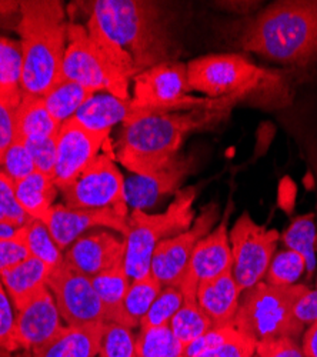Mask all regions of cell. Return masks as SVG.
I'll return each instance as SVG.
<instances>
[{
	"instance_id": "cell-1",
	"label": "cell",
	"mask_w": 317,
	"mask_h": 357,
	"mask_svg": "<svg viewBox=\"0 0 317 357\" xmlns=\"http://www.w3.org/2000/svg\"><path fill=\"white\" fill-rule=\"evenodd\" d=\"M88 8V22L127 59L136 76L157 65L176 62L179 50L160 3L95 0Z\"/></svg>"
},
{
	"instance_id": "cell-2",
	"label": "cell",
	"mask_w": 317,
	"mask_h": 357,
	"mask_svg": "<svg viewBox=\"0 0 317 357\" xmlns=\"http://www.w3.org/2000/svg\"><path fill=\"white\" fill-rule=\"evenodd\" d=\"M232 109L190 110L143 116L125 123L118 143L119 162L137 176H149L179 156L185 139L216 128Z\"/></svg>"
},
{
	"instance_id": "cell-3",
	"label": "cell",
	"mask_w": 317,
	"mask_h": 357,
	"mask_svg": "<svg viewBox=\"0 0 317 357\" xmlns=\"http://www.w3.org/2000/svg\"><path fill=\"white\" fill-rule=\"evenodd\" d=\"M23 96H45L62 80L69 22L59 0H22L17 24Z\"/></svg>"
},
{
	"instance_id": "cell-4",
	"label": "cell",
	"mask_w": 317,
	"mask_h": 357,
	"mask_svg": "<svg viewBox=\"0 0 317 357\" xmlns=\"http://www.w3.org/2000/svg\"><path fill=\"white\" fill-rule=\"evenodd\" d=\"M240 47L284 65H307L317 59V0H286L250 20Z\"/></svg>"
},
{
	"instance_id": "cell-5",
	"label": "cell",
	"mask_w": 317,
	"mask_h": 357,
	"mask_svg": "<svg viewBox=\"0 0 317 357\" xmlns=\"http://www.w3.org/2000/svg\"><path fill=\"white\" fill-rule=\"evenodd\" d=\"M134 76L130 62L95 24L69 23L62 80L76 82L95 93L106 92L130 100L129 82Z\"/></svg>"
},
{
	"instance_id": "cell-6",
	"label": "cell",
	"mask_w": 317,
	"mask_h": 357,
	"mask_svg": "<svg viewBox=\"0 0 317 357\" xmlns=\"http://www.w3.org/2000/svg\"><path fill=\"white\" fill-rule=\"evenodd\" d=\"M133 80L134 95L130 99V112L125 123L150 114L233 109L236 103L253 92V89H245L215 99L189 96L187 66L180 62L157 65L139 73Z\"/></svg>"
},
{
	"instance_id": "cell-7",
	"label": "cell",
	"mask_w": 317,
	"mask_h": 357,
	"mask_svg": "<svg viewBox=\"0 0 317 357\" xmlns=\"http://www.w3.org/2000/svg\"><path fill=\"white\" fill-rule=\"evenodd\" d=\"M309 290L304 284L272 286L265 280L247 289L235 317V327L254 342L291 337L297 340L304 326L293 310Z\"/></svg>"
},
{
	"instance_id": "cell-8",
	"label": "cell",
	"mask_w": 317,
	"mask_h": 357,
	"mask_svg": "<svg viewBox=\"0 0 317 357\" xmlns=\"http://www.w3.org/2000/svg\"><path fill=\"white\" fill-rule=\"evenodd\" d=\"M194 188L179 190L163 213L150 215L132 211L129 231L125 236V269L132 280L150 275V263L156 246L169 237L189 230L194 222Z\"/></svg>"
},
{
	"instance_id": "cell-9",
	"label": "cell",
	"mask_w": 317,
	"mask_h": 357,
	"mask_svg": "<svg viewBox=\"0 0 317 357\" xmlns=\"http://www.w3.org/2000/svg\"><path fill=\"white\" fill-rule=\"evenodd\" d=\"M190 91L208 98H222L245 89H257L269 73L240 54H208L193 59L187 65Z\"/></svg>"
},
{
	"instance_id": "cell-10",
	"label": "cell",
	"mask_w": 317,
	"mask_h": 357,
	"mask_svg": "<svg viewBox=\"0 0 317 357\" xmlns=\"http://www.w3.org/2000/svg\"><path fill=\"white\" fill-rule=\"evenodd\" d=\"M70 209H113L129 216L125 178L109 155H98L69 186L61 189Z\"/></svg>"
},
{
	"instance_id": "cell-11",
	"label": "cell",
	"mask_w": 317,
	"mask_h": 357,
	"mask_svg": "<svg viewBox=\"0 0 317 357\" xmlns=\"http://www.w3.org/2000/svg\"><path fill=\"white\" fill-rule=\"evenodd\" d=\"M279 241L277 230L257 225L247 212L238 219L230 230L229 242L233 256L232 273L240 291L265 279Z\"/></svg>"
},
{
	"instance_id": "cell-12",
	"label": "cell",
	"mask_w": 317,
	"mask_h": 357,
	"mask_svg": "<svg viewBox=\"0 0 317 357\" xmlns=\"http://www.w3.org/2000/svg\"><path fill=\"white\" fill-rule=\"evenodd\" d=\"M47 289L66 326H89L106 321L92 279L73 269L65 260L50 272Z\"/></svg>"
},
{
	"instance_id": "cell-13",
	"label": "cell",
	"mask_w": 317,
	"mask_h": 357,
	"mask_svg": "<svg viewBox=\"0 0 317 357\" xmlns=\"http://www.w3.org/2000/svg\"><path fill=\"white\" fill-rule=\"evenodd\" d=\"M217 215V204H208L189 230L171 236L156 246L150 263V275L163 287H179L196 245L212 231Z\"/></svg>"
},
{
	"instance_id": "cell-14",
	"label": "cell",
	"mask_w": 317,
	"mask_h": 357,
	"mask_svg": "<svg viewBox=\"0 0 317 357\" xmlns=\"http://www.w3.org/2000/svg\"><path fill=\"white\" fill-rule=\"evenodd\" d=\"M107 136L89 132L76 121L62 125L56 137V165L53 181L57 189H63L80 176L99 155Z\"/></svg>"
},
{
	"instance_id": "cell-15",
	"label": "cell",
	"mask_w": 317,
	"mask_h": 357,
	"mask_svg": "<svg viewBox=\"0 0 317 357\" xmlns=\"http://www.w3.org/2000/svg\"><path fill=\"white\" fill-rule=\"evenodd\" d=\"M227 218L229 213L215 230L196 245L179 284L185 301H196L197 287L201 282L215 279L233 269V256L227 236Z\"/></svg>"
},
{
	"instance_id": "cell-16",
	"label": "cell",
	"mask_w": 317,
	"mask_h": 357,
	"mask_svg": "<svg viewBox=\"0 0 317 357\" xmlns=\"http://www.w3.org/2000/svg\"><path fill=\"white\" fill-rule=\"evenodd\" d=\"M63 323L56 302L47 287L32 301L16 310L12 335V351L24 350L33 353L63 329Z\"/></svg>"
},
{
	"instance_id": "cell-17",
	"label": "cell",
	"mask_w": 317,
	"mask_h": 357,
	"mask_svg": "<svg viewBox=\"0 0 317 357\" xmlns=\"http://www.w3.org/2000/svg\"><path fill=\"white\" fill-rule=\"evenodd\" d=\"M57 246L65 253L80 236L96 227L111 229L123 234L129 231V216H123L113 209H70L65 204H54L47 219L43 222Z\"/></svg>"
},
{
	"instance_id": "cell-18",
	"label": "cell",
	"mask_w": 317,
	"mask_h": 357,
	"mask_svg": "<svg viewBox=\"0 0 317 357\" xmlns=\"http://www.w3.org/2000/svg\"><path fill=\"white\" fill-rule=\"evenodd\" d=\"M125 253V239L107 230H95L79 237L65 252V261L92 279L123 266Z\"/></svg>"
},
{
	"instance_id": "cell-19",
	"label": "cell",
	"mask_w": 317,
	"mask_h": 357,
	"mask_svg": "<svg viewBox=\"0 0 317 357\" xmlns=\"http://www.w3.org/2000/svg\"><path fill=\"white\" fill-rule=\"evenodd\" d=\"M193 165V156L179 155L171 163L149 176H130L125 181L127 206L133 211L149 209L160 197L178 190Z\"/></svg>"
},
{
	"instance_id": "cell-20",
	"label": "cell",
	"mask_w": 317,
	"mask_h": 357,
	"mask_svg": "<svg viewBox=\"0 0 317 357\" xmlns=\"http://www.w3.org/2000/svg\"><path fill=\"white\" fill-rule=\"evenodd\" d=\"M240 293L232 271H229L215 279L201 282L197 287L196 301L215 327L235 326Z\"/></svg>"
},
{
	"instance_id": "cell-21",
	"label": "cell",
	"mask_w": 317,
	"mask_h": 357,
	"mask_svg": "<svg viewBox=\"0 0 317 357\" xmlns=\"http://www.w3.org/2000/svg\"><path fill=\"white\" fill-rule=\"evenodd\" d=\"M103 323L89 326H63L32 357H98Z\"/></svg>"
},
{
	"instance_id": "cell-22",
	"label": "cell",
	"mask_w": 317,
	"mask_h": 357,
	"mask_svg": "<svg viewBox=\"0 0 317 357\" xmlns=\"http://www.w3.org/2000/svg\"><path fill=\"white\" fill-rule=\"evenodd\" d=\"M52 269L42 260L31 256L12 269L0 273L2 282L15 310L22 309L29 301L47 287V279Z\"/></svg>"
},
{
	"instance_id": "cell-23",
	"label": "cell",
	"mask_w": 317,
	"mask_h": 357,
	"mask_svg": "<svg viewBox=\"0 0 317 357\" xmlns=\"http://www.w3.org/2000/svg\"><path fill=\"white\" fill-rule=\"evenodd\" d=\"M129 112L130 100H122L110 93L99 92L79 109L73 121L89 132L109 136L114 125L127 121Z\"/></svg>"
},
{
	"instance_id": "cell-24",
	"label": "cell",
	"mask_w": 317,
	"mask_h": 357,
	"mask_svg": "<svg viewBox=\"0 0 317 357\" xmlns=\"http://www.w3.org/2000/svg\"><path fill=\"white\" fill-rule=\"evenodd\" d=\"M92 283L102 302L105 320L133 329L125 310V297L132 283L125 266L92 278Z\"/></svg>"
},
{
	"instance_id": "cell-25",
	"label": "cell",
	"mask_w": 317,
	"mask_h": 357,
	"mask_svg": "<svg viewBox=\"0 0 317 357\" xmlns=\"http://www.w3.org/2000/svg\"><path fill=\"white\" fill-rule=\"evenodd\" d=\"M16 199L24 213L33 219L45 222L49 212L54 206L57 196V186L53 177L40 172H33L23 181L15 183Z\"/></svg>"
},
{
	"instance_id": "cell-26",
	"label": "cell",
	"mask_w": 317,
	"mask_h": 357,
	"mask_svg": "<svg viewBox=\"0 0 317 357\" xmlns=\"http://www.w3.org/2000/svg\"><path fill=\"white\" fill-rule=\"evenodd\" d=\"M62 125L47 112L39 96H23L16 112V135L23 142L57 137Z\"/></svg>"
},
{
	"instance_id": "cell-27",
	"label": "cell",
	"mask_w": 317,
	"mask_h": 357,
	"mask_svg": "<svg viewBox=\"0 0 317 357\" xmlns=\"http://www.w3.org/2000/svg\"><path fill=\"white\" fill-rule=\"evenodd\" d=\"M93 95L95 92L76 82L61 80L42 99L54 121L63 125L72 121L79 109Z\"/></svg>"
},
{
	"instance_id": "cell-28",
	"label": "cell",
	"mask_w": 317,
	"mask_h": 357,
	"mask_svg": "<svg viewBox=\"0 0 317 357\" xmlns=\"http://www.w3.org/2000/svg\"><path fill=\"white\" fill-rule=\"evenodd\" d=\"M316 237L317 229L314 225L313 215H304L296 218L292 225L286 229L281 234V241L284 246L303 256L306 261L307 279L311 278L316 269Z\"/></svg>"
},
{
	"instance_id": "cell-29",
	"label": "cell",
	"mask_w": 317,
	"mask_h": 357,
	"mask_svg": "<svg viewBox=\"0 0 317 357\" xmlns=\"http://www.w3.org/2000/svg\"><path fill=\"white\" fill-rule=\"evenodd\" d=\"M169 326L183 347L215 329L212 320L200 309L197 301H185Z\"/></svg>"
},
{
	"instance_id": "cell-30",
	"label": "cell",
	"mask_w": 317,
	"mask_h": 357,
	"mask_svg": "<svg viewBox=\"0 0 317 357\" xmlns=\"http://www.w3.org/2000/svg\"><path fill=\"white\" fill-rule=\"evenodd\" d=\"M136 351L137 357H183L185 347L167 324L140 329L136 336Z\"/></svg>"
},
{
	"instance_id": "cell-31",
	"label": "cell",
	"mask_w": 317,
	"mask_h": 357,
	"mask_svg": "<svg viewBox=\"0 0 317 357\" xmlns=\"http://www.w3.org/2000/svg\"><path fill=\"white\" fill-rule=\"evenodd\" d=\"M162 289L163 286L152 275L132 280L125 297V310L132 327L140 324V320L146 316Z\"/></svg>"
},
{
	"instance_id": "cell-32",
	"label": "cell",
	"mask_w": 317,
	"mask_h": 357,
	"mask_svg": "<svg viewBox=\"0 0 317 357\" xmlns=\"http://www.w3.org/2000/svg\"><path fill=\"white\" fill-rule=\"evenodd\" d=\"M26 245L31 256L56 269L65 260V253L57 246L47 226L40 220H32L26 226Z\"/></svg>"
},
{
	"instance_id": "cell-33",
	"label": "cell",
	"mask_w": 317,
	"mask_h": 357,
	"mask_svg": "<svg viewBox=\"0 0 317 357\" xmlns=\"http://www.w3.org/2000/svg\"><path fill=\"white\" fill-rule=\"evenodd\" d=\"M23 99L20 86L0 84V160L16 135V112Z\"/></svg>"
},
{
	"instance_id": "cell-34",
	"label": "cell",
	"mask_w": 317,
	"mask_h": 357,
	"mask_svg": "<svg viewBox=\"0 0 317 357\" xmlns=\"http://www.w3.org/2000/svg\"><path fill=\"white\" fill-rule=\"evenodd\" d=\"M99 357H137L136 336L130 327L105 321Z\"/></svg>"
},
{
	"instance_id": "cell-35",
	"label": "cell",
	"mask_w": 317,
	"mask_h": 357,
	"mask_svg": "<svg viewBox=\"0 0 317 357\" xmlns=\"http://www.w3.org/2000/svg\"><path fill=\"white\" fill-rule=\"evenodd\" d=\"M185 302V297L179 287L166 286L160 290L156 301L150 306L146 316L140 320V329H150L170 324V320L178 313Z\"/></svg>"
},
{
	"instance_id": "cell-36",
	"label": "cell",
	"mask_w": 317,
	"mask_h": 357,
	"mask_svg": "<svg viewBox=\"0 0 317 357\" xmlns=\"http://www.w3.org/2000/svg\"><path fill=\"white\" fill-rule=\"evenodd\" d=\"M306 271V261L302 255L293 250L277 253L265 275V282L272 286H292Z\"/></svg>"
},
{
	"instance_id": "cell-37",
	"label": "cell",
	"mask_w": 317,
	"mask_h": 357,
	"mask_svg": "<svg viewBox=\"0 0 317 357\" xmlns=\"http://www.w3.org/2000/svg\"><path fill=\"white\" fill-rule=\"evenodd\" d=\"M0 172L5 173L15 183L23 181V178L36 172L33 159L23 140L15 137L2 160H0Z\"/></svg>"
},
{
	"instance_id": "cell-38",
	"label": "cell",
	"mask_w": 317,
	"mask_h": 357,
	"mask_svg": "<svg viewBox=\"0 0 317 357\" xmlns=\"http://www.w3.org/2000/svg\"><path fill=\"white\" fill-rule=\"evenodd\" d=\"M22 46L20 42L0 38V84L20 86Z\"/></svg>"
},
{
	"instance_id": "cell-39",
	"label": "cell",
	"mask_w": 317,
	"mask_h": 357,
	"mask_svg": "<svg viewBox=\"0 0 317 357\" xmlns=\"http://www.w3.org/2000/svg\"><path fill=\"white\" fill-rule=\"evenodd\" d=\"M0 207H2L6 218L20 227L27 226L33 220L24 213L16 199L15 182L2 172H0Z\"/></svg>"
},
{
	"instance_id": "cell-40",
	"label": "cell",
	"mask_w": 317,
	"mask_h": 357,
	"mask_svg": "<svg viewBox=\"0 0 317 357\" xmlns=\"http://www.w3.org/2000/svg\"><path fill=\"white\" fill-rule=\"evenodd\" d=\"M240 332L236 329L235 326H226V327H215V329L209 331L203 336H200L190 344L185 347L183 357H196L200 353H203L206 350H210L213 347H217L229 340L235 339L239 336Z\"/></svg>"
},
{
	"instance_id": "cell-41",
	"label": "cell",
	"mask_w": 317,
	"mask_h": 357,
	"mask_svg": "<svg viewBox=\"0 0 317 357\" xmlns=\"http://www.w3.org/2000/svg\"><path fill=\"white\" fill-rule=\"evenodd\" d=\"M27 151L31 153L36 172L49 174L53 177V170L56 165V137L24 142Z\"/></svg>"
},
{
	"instance_id": "cell-42",
	"label": "cell",
	"mask_w": 317,
	"mask_h": 357,
	"mask_svg": "<svg viewBox=\"0 0 317 357\" xmlns=\"http://www.w3.org/2000/svg\"><path fill=\"white\" fill-rule=\"evenodd\" d=\"M31 257L26 245V229L15 239H0V273Z\"/></svg>"
},
{
	"instance_id": "cell-43",
	"label": "cell",
	"mask_w": 317,
	"mask_h": 357,
	"mask_svg": "<svg viewBox=\"0 0 317 357\" xmlns=\"http://www.w3.org/2000/svg\"><path fill=\"white\" fill-rule=\"evenodd\" d=\"M256 344L257 342L240 333L235 339L200 353L196 357H253L256 354Z\"/></svg>"
},
{
	"instance_id": "cell-44",
	"label": "cell",
	"mask_w": 317,
	"mask_h": 357,
	"mask_svg": "<svg viewBox=\"0 0 317 357\" xmlns=\"http://www.w3.org/2000/svg\"><path fill=\"white\" fill-rule=\"evenodd\" d=\"M256 354L258 357H304L297 340L279 337L257 342Z\"/></svg>"
},
{
	"instance_id": "cell-45",
	"label": "cell",
	"mask_w": 317,
	"mask_h": 357,
	"mask_svg": "<svg viewBox=\"0 0 317 357\" xmlns=\"http://www.w3.org/2000/svg\"><path fill=\"white\" fill-rule=\"evenodd\" d=\"M13 326H15V313L12 309V302L2 282H0V350L12 351Z\"/></svg>"
},
{
	"instance_id": "cell-46",
	"label": "cell",
	"mask_w": 317,
	"mask_h": 357,
	"mask_svg": "<svg viewBox=\"0 0 317 357\" xmlns=\"http://www.w3.org/2000/svg\"><path fill=\"white\" fill-rule=\"evenodd\" d=\"M296 319L303 324H313L314 321H317V287L316 290H307L300 299L297 301V303L295 305V310H293Z\"/></svg>"
},
{
	"instance_id": "cell-47",
	"label": "cell",
	"mask_w": 317,
	"mask_h": 357,
	"mask_svg": "<svg viewBox=\"0 0 317 357\" xmlns=\"http://www.w3.org/2000/svg\"><path fill=\"white\" fill-rule=\"evenodd\" d=\"M302 351L304 357H317V321L309 326L303 336Z\"/></svg>"
},
{
	"instance_id": "cell-48",
	"label": "cell",
	"mask_w": 317,
	"mask_h": 357,
	"mask_svg": "<svg viewBox=\"0 0 317 357\" xmlns=\"http://www.w3.org/2000/svg\"><path fill=\"white\" fill-rule=\"evenodd\" d=\"M20 3L16 0H0V22L20 15Z\"/></svg>"
},
{
	"instance_id": "cell-49",
	"label": "cell",
	"mask_w": 317,
	"mask_h": 357,
	"mask_svg": "<svg viewBox=\"0 0 317 357\" xmlns=\"http://www.w3.org/2000/svg\"><path fill=\"white\" fill-rule=\"evenodd\" d=\"M0 357H24V356L17 354V353H12V351H8V350H0Z\"/></svg>"
},
{
	"instance_id": "cell-50",
	"label": "cell",
	"mask_w": 317,
	"mask_h": 357,
	"mask_svg": "<svg viewBox=\"0 0 317 357\" xmlns=\"http://www.w3.org/2000/svg\"><path fill=\"white\" fill-rule=\"evenodd\" d=\"M8 218H6V215H5V212L2 211V207H0V223H2V222H5ZM9 220V219H8Z\"/></svg>"
},
{
	"instance_id": "cell-51",
	"label": "cell",
	"mask_w": 317,
	"mask_h": 357,
	"mask_svg": "<svg viewBox=\"0 0 317 357\" xmlns=\"http://www.w3.org/2000/svg\"><path fill=\"white\" fill-rule=\"evenodd\" d=\"M314 167H316V173H317V162H316ZM316 252H317V237H316Z\"/></svg>"
},
{
	"instance_id": "cell-52",
	"label": "cell",
	"mask_w": 317,
	"mask_h": 357,
	"mask_svg": "<svg viewBox=\"0 0 317 357\" xmlns=\"http://www.w3.org/2000/svg\"><path fill=\"white\" fill-rule=\"evenodd\" d=\"M253 357H258V356H257V354H254V356H253Z\"/></svg>"
},
{
	"instance_id": "cell-53",
	"label": "cell",
	"mask_w": 317,
	"mask_h": 357,
	"mask_svg": "<svg viewBox=\"0 0 317 357\" xmlns=\"http://www.w3.org/2000/svg\"><path fill=\"white\" fill-rule=\"evenodd\" d=\"M98 357H99V356H98Z\"/></svg>"
}]
</instances>
